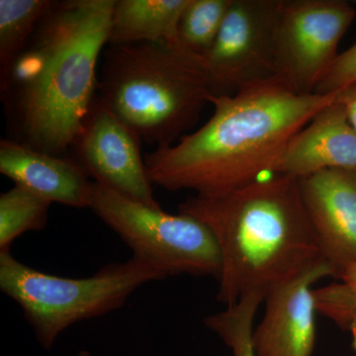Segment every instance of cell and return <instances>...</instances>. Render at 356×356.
<instances>
[{"mask_svg":"<svg viewBox=\"0 0 356 356\" xmlns=\"http://www.w3.org/2000/svg\"><path fill=\"white\" fill-rule=\"evenodd\" d=\"M53 4L50 0H0V79L19 57Z\"/></svg>","mask_w":356,"mask_h":356,"instance_id":"obj_15","label":"cell"},{"mask_svg":"<svg viewBox=\"0 0 356 356\" xmlns=\"http://www.w3.org/2000/svg\"><path fill=\"white\" fill-rule=\"evenodd\" d=\"M178 210L212 232L222 261L217 300L227 306L254 293L266 298L324 261L298 178L273 173L227 193L193 196Z\"/></svg>","mask_w":356,"mask_h":356,"instance_id":"obj_3","label":"cell"},{"mask_svg":"<svg viewBox=\"0 0 356 356\" xmlns=\"http://www.w3.org/2000/svg\"><path fill=\"white\" fill-rule=\"evenodd\" d=\"M321 254L334 277L356 273V168H334L299 179Z\"/></svg>","mask_w":356,"mask_h":356,"instance_id":"obj_10","label":"cell"},{"mask_svg":"<svg viewBox=\"0 0 356 356\" xmlns=\"http://www.w3.org/2000/svg\"><path fill=\"white\" fill-rule=\"evenodd\" d=\"M139 136L96 95L70 156L96 184L149 207H161L147 177Z\"/></svg>","mask_w":356,"mask_h":356,"instance_id":"obj_9","label":"cell"},{"mask_svg":"<svg viewBox=\"0 0 356 356\" xmlns=\"http://www.w3.org/2000/svg\"><path fill=\"white\" fill-rule=\"evenodd\" d=\"M356 280V273L355 274V275H353V277L351 278L350 280ZM350 280H348V281H350Z\"/></svg>","mask_w":356,"mask_h":356,"instance_id":"obj_24","label":"cell"},{"mask_svg":"<svg viewBox=\"0 0 356 356\" xmlns=\"http://www.w3.org/2000/svg\"><path fill=\"white\" fill-rule=\"evenodd\" d=\"M51 203L27 188L15 185L0 195V252L26 232L41 231L48 222Z\"/></svg>","mask_w":356,"mask_h":356,"instance_id":"obj_17","label":"cell"},{"mask_svg":"<svg viewBox=\"0 0 356 356\" xmlns=\"http://www.w3.org/2000/svg\"><path fill=\"white\" fill-rule=\"evenodd\" d=\"M318 313L343 331L356 332V280L314 290Z\"/></svg>","mask_w":356,"mask_h":356,"instance_id":"obj_19","label":"cell"},{"mask_svg":"<svg viewBox=\"0 0 356 356\" xmlns=\"http://www.w3.org/2000/svg\"><path fill=\"white\" fill-rule=\"evenodd\" d=\"M0 172L51 204L89 207L92 181L70 156H54L2 139Z\"/></svg>","mask_w":356,"mask_h":356,"instance_id":"obj_12","label":"cell"},{"mask_svg":"<svg viewBox=\"0 0 356 356\" xmlns=\"http://www.w3.org/2000/svg\"><path fill=\"white\" fill-rule=\"evenodd\" d=\"M337 100L343 105L348 121L356 131V81L337 91Z\"/></svg>","mask_w":356,"mask_h":356,"instance_id":"obj_21","label":"cell"},{"mask_svg":"<svg viewBox=\"0 0 356 356\" xmlns=\"http://www.w3.org/2000/svg\"><path fill=\"white\" fill-rule=\"evenodd\" d=\"M165 278L158 268L134 257L107 264L89 277L70 278L42 273L10 252H0V290L21 307L47 350L72 325L118 310L138 288Z\"/></svg>","mask_w":356,"mask_h":356,"instance_id":"obj_5","label":"cell"},{"mask_svg":"<svg viewBox=\"0 0 356 356\" xmlns=\"http://www.w3.org/2000/svg\"><path fill=\"white\" fill-rule=\"evenodd\" d=\"M264 301V295L259 293L248 295L234 305L227 306L226 310L208 316L204 323L231 348L233 356H257L252 324L255 313Z\"/></svg>","mask_w":356,"mask_h":356,"instance_id":"obj_18","label":"cell"},{"mask_svg":"<svg viewBox=\"0 0 356 356\" xmlns=\"http://www.w3.org/2000/svg\"><path fill=\"white\" fill-rule=\"evenodd\" d=\"M353 348H355V350L356 353V332H353Z\"/></svg>","mask_w":356,"mask_h":356,"instance_id":"obj_23","label":"cell"},{"mask_svg":"<svg viewBox=\"0 0 356 356\" xmlns=\"http://www.w3.org/2000/svg\"><path fill=\"white\" fill-rule=\"evenodd\" d=\"M97 90L123 123L156 147L186 135L212 97L198 60L149 42L108 46Z\"/></svg>","mask_w":356,"mask_h":356,"instance_id":"obj_4","label":"cell"},{"mask_svg":"<svg viewBox=\"0 0 356 356\" xmlns=\"http://www.w3.org/2000/svg\"><path fill=\"white\" fill-rule=\"evenodd\" d=\"M336 98L297 95L275 77L211 97L214 112L202 127L147 154L149 181L214 196L273 175L292 138Z\"/></svg>","mask_w":356,"mask_h":356,"instance_id":"obj_1","label":"cell"},{"mask_svg":"<svg viewBox=\"0 0 356 356\" xmlns=\"http://www.w3.org/2000/svg\"><path fill=\"white\" fill-rule=\"evenodd\" d=\"M281 0H232L214 44L198 60L212 97L275 77Z\"/></svg>","mask_w":356,"mask_h":356,"instance_id":"obj_8","label":"cell"},{"mask_svg":"<svg viewBox=\"0 0 356 356\" xmlns=\"http://www.w3.org/2000/svg\"><path fill=\"white\" fill-rule=\"evenodd\" d=\"M89 209L120 236L133 257L165 274L219 280L221 255L207 226L191 215L168 214L92 181Z\"/></svg>","mask_w":356,"mask_h":356,"instance_id":"obj_6","label":"cell"},{"mask_svg":"<svg viewBox=\"0 0 356 356\" xmlns=\"http://www.w3.org/2000/svg\"><path fill=\"white\" fill-rule=\"evenodd\" d=\"M232 0H189L177 31L175 49L200 60L214 44Z\"/></svg>","mask_w":356,"mask_h":356,"instance_id":"obj_16","label":"cell"},{"mask_svg":"<svg viewBox=\"0 0 356 356\" xmlns=\"http://www.w3.org/2000/svg\"><path fill=\"white\" fill-rule=\"evenodd\" d=\"M356 81V43L339 54L334 64L318 83L315 93L332 95Z\"/></svg>","mask_w":356,"mask_h":356,"instance_id":"obj_20","label":"cell"},{"mask_svg":"<svg viewBox=\"0 0 356 356\" xmlns=\"http://www.w3.org/2000/svg\"><path fill=\"white\" fill-rule=\"evenodd\" d=\"M76 356H93L90 353L88 350H81L79 353H77Z\"/></svg>","mask_w":356,"mask_h":356,"instance_id":"obj_22","label":"cell"},{"mask_svg":"<svg viewBox=\"0 0 356 356\" xmlns=\"http://www.w3.org/2000/svg\"><path fill=\"white\" fill-rule=\"evenodd\" d=\"M189 0H115L107 46L149 42L175 48Z\"/></svg>","mask_w":356,"mask_h":356,"instance_id":"obj_14","label":"cell"},{"mask_svg":"<svg viewBox=\"0 0 356 356\" xmlns=\"http://www.w3.org/2000/svg\"><path fill=\"white\" fill-rule=\"evenodd\" d=\"M334 168H356V131L337 98L292 138L275 173L301 179Z\"/></svg>","mask_w":356,"mask_h":356,"instance_id":"obj_13","label":"cell"},{"mask_svg":"<svg viewBox=\"0 0 356 356\" xmlns=\"http://www.w3.org/2000/svg\"><path fill=\"white\" fill-rule=\"evenodd\" d=\"M115 0L54 1L6 76L0 79L15 142L63 156L97 90Z\"/></svg>","mask_w":356,"mask_h":356,"instance_id":"obj_2","label":"cell"},{"mask_svg":"<svg viewBox=\"0 0 356 356\" xmlns=\"http://www.w3.org/2000/svg\"><path fill=\"white\" fill-rule=\"evenodd\" d=\"M355 18V9L343 0H281L275 79L297 95H314Z\"/></svg>","mask_w":356,"mask_h":356,"instance_id":"obj_7","label":"cell"},{"mask_svg":"<svg viewBox=\"0 0 356 356\" xmlns=\"http://www.w3.org/2000/svg\"><path fill=\"white\" fill-rule=\"evenodd\" d=\"M334 276L327 261L314 264L266 295V313L254 331L257 356H311L316 341L315 297L312 285Z\"/></svg>","mask_w":356,"mask_h":356,"instance_id":"obj_11","label":"cell"}]
</instances>
